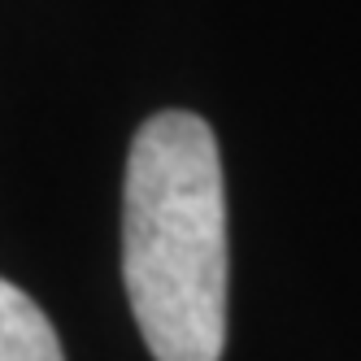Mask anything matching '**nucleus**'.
I'll use <instances>...</instances> for the list:
<instances>
[{
	"label": "nucleus",
	"instance_id": "nucleus-1",
	"mask_svg": "<svg viewBox=\"0 0 361 361\" xmlns=\"http://www.w3.org/2000/svg\"><path fill=\"white\" fill-rule=\"evenodd\" d=\"M122 283L157 361H222L226 192L209 122L152 114L126 152Z\"/></svg>",
	"mask_w": 361,
	"mask_h": 361
},
{
	"label": "nucleus",
	"instance_id": "nucleus-2",
	"mask_svg": "<svg viewBox=\"0 0 361 361\" xmlns=\"http://www.w3.org/2000/svg\"><path fill=\"white\" fill-rule=\"evenodd\" d=\"M0 361H66L48 314L9 279H0Z\"/></svg>",
	"mask_w": 361,
	"mask_h": 361
}]
</instances>
